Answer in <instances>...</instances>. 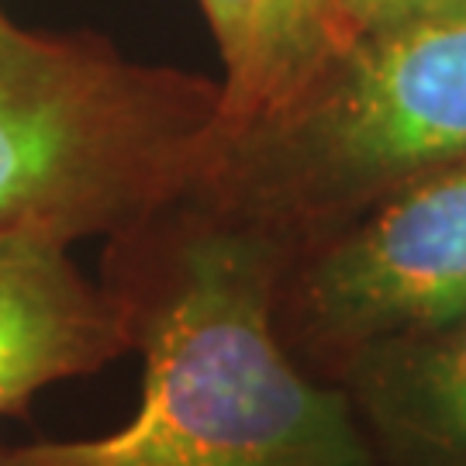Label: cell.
Instances as JSON below:
<instances>
[{
	"label": "cell",
	"mask_w": 466,
	"mask_h": 466,
	"mask_svg": "<svg viewBox=\"0 0 466 466\" xmlns=\"http://www.w3.org/2000/svg\"><path fill=\"white\" fill-rule=\"evenodd\" d=\"M221 125V84L0 17V228L121 235L184 204Z\"/></svg>",
	"instance_id": "3"
},
{
	"label": "cell",
	"mask_w": 466,
	"mask_h": 466,
	"mask_svg": "<svg viewBox=\"0 0 466 466\" xmlns=\"http://www.w3.org/2000/svg\"><path fill=\"white\" fill-rule=\"evenodd\" d=\"M0 17H4V15H0Z\"/></svg>",
	"instance_id": "10"
},
{
	"label": "cell",
	"mask_w": 466,
	"mask_h": 466,
	"mask_svg": "<svg viewBox=\"0 0 466 466\" xmlns=\"http://www.w3.org/2000/svg\"><path fill=\"white\" fill-rule=\"evenodd\" d=\"M342 380L398 466H466V311L370 346Z\"/></svg>",
	"instance_id": "6"
},
{
	"label": "cell",
	"mask_w": 466,
	"mask_h": 466,
	"mask_svg": "<svg viewBox=\"0 0 466 466\" xmlns=\"http://www.w3.org/2000/svg\"><path fill=\"white\" fill-rule=\"evenodd\" d=\"M466 163V7L363 35L277 115L218 135L190 194L290 249Z\"/></svg>",
	"instance_id": "2"
},
{
	"label": "cell",
	"mask_w": 466,
	"mask_h": 466,
	"mask_svg": "<svg viewBox=\"0 0 466 466\" xmlns=\"http://www.w3.org/2000/svg\"><path fill=\"white\" fill-rule=\"evenodd\" d=\"M211 32H215L218 52L225 63V84H221V104H228L249 84L259 38H263V7L267 0H198Z\"/></svg>",
	"instance_id": "8"
},
{
	"label": "cell",
	"mask_w": 466,
	"mask_h": 466,
	"mask_svg": "<svg viewBox=\"0 0 466 466\" xmlns=\"http://www.w3.org/2000/svg\"><path fill=\"white\" fill-rule=\"evenodd\" d=\"M466 0H329V35L332 56L363 35L394 28L418 17L463 11Z\"/></svg>",
	"instance_id": "9"
},
{
	"label": "cell",
	"mask_w": 466,
	"mask_h": 466,
	"mask_svg": "<svg viewBox=\"0 0 466 466\" xmlns=\"http://www.w3.org/2000/svg\"><path fill=\"white\" fill-rule=\"evenodd\" d=\"M466 311V163L435 169L300 246L280 277V335L332 360Z\"/></svg>",
	"instance_id": "4"
},
{
	"label": "cell",
	"mask_w": 466,
	"mask_h": 466,
	"mask_svg": "<svg viewBox=\"0 0 466 466\" xmlns=\"http://www.w3.org/2000/svg\"><path fill=\"white\" fill-rule=\"evenodd\" d=\"M329 59V0H267L252 76L238 97L221 104L218 135L277 115L315 80Z\"/></svg>",
	"instance_id": "7"
},
{
	"label": "cell",
	"mask_w": 466,
	"mask_h": 466,
	"mask_svg": "<svg viewBox=\"0 0 466 466\" xmlns=\"http://www.w3.org/2000/svg\"><path fill=\"white\" fill-rule=\"evenodd\" d=\"M115 238L107 290L146 356L132 421L0 450V466H377L350 394L283 342V238L194 198Z\"/></svg>",
	"instance_id": "1"
},
{
	"label": "cell",
	"mask_w": 466,
	"mask_h": 466,
	"mask_svg": "<svg viewBox=\"0 0 466 466\" xmlns=\"http://www.w3.org/2000/svg\"><path fill=\"white\" fill-rule=\"evenodd\" d=\"M125 350L132 329L121 300L76 269L63 235L35 225L0 228V415Z\"/></svg>",
	"instance_id": "5"
}]
</instances>
